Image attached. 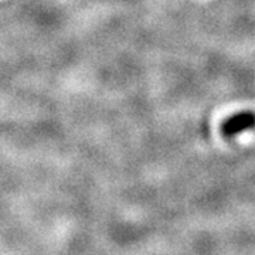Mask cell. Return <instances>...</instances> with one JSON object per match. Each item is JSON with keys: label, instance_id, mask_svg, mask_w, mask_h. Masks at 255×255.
<instances>
[{"label": "cell", "instance_id": "6da1fadb", "mask_svg": "<svg viewBox=\"0 0 255 255\" xmlns=\"http://www.w3.org/2000/svg\"><path fill=\"white\" fill-rule=\"evenodd\" d=\"M255 128V114L251 111H243L238 112L236 115L230 117L228 119L224 121L223 127H221V132L223 135L227 137H233L244 132V130H250Z\"/></svg>", "mask_w": 255, "mask_h": 255}]
</instances>
